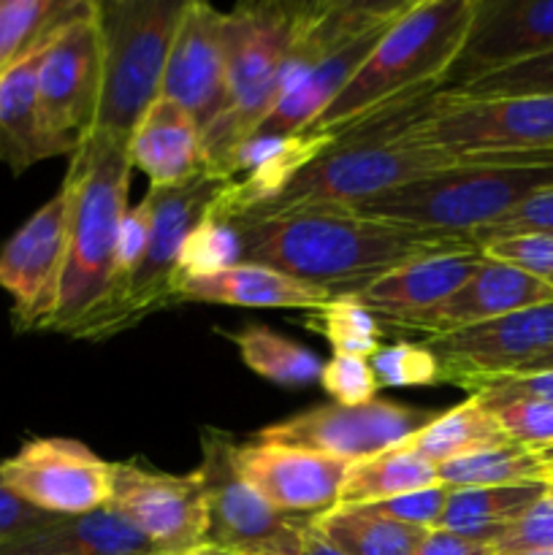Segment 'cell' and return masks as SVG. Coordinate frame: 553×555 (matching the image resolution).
I'll return each mask as SVG.
<instances>
[{
	"label": "cell",
	"instance_id": "6da1fadb",
	"mask_svg": "<svg viewBox=\"0 0 553 555\" xmlns=\"http://www.w3.org/2000/svg\"><path fill=\"white\" fill-rule=\"evenodd\" d=\"M242 263H258L329 296H358L399 266L480 249L470 236L363 217L347 206H312L266 217H233Z\"/></svg>",
	"mask_w": 553,
	"mask_h": 555
},
{
	"label": "cell",
	"instance_id": "7a4b0ae2",
	"mask_svg": "<svg viewBox=\"0 0 553 555\" xmlns=\"http://www.w3.org/2000/svg\"><path fill=\"white\" fill-rule=\"evenodd\" d=\"M432 95L434 92H428L385 108L358 128L336 135L334 144L298 171L274 201L239 217L282 215L312 206H356L415 179L464 166L470 157L439 150L417 135L415 119L426 112Z\"/></svg>",
	"mask_w": 553,
	"mask_h": 555
},
{
	"label": "cell",
	"instance_id": "3957f363",
	"mask_svg": "<svg viewBox=\"0 0 553 555\" xmlns=\"http://www.w3.org/2000/svg\"><path fill=\"white\" fill-rule=\"evenodd\" d=\"M472 9L475 0H412L307 130L342 135L385 108L437 92L459 57Z\"/></svg>",
	"mask_w": 553,
	"mask_h": 555
},
{
	"label": "cell",
	"instance_id": "277c9868",
	"mask_svg": "<svg viewBox=\"0 0 553 555\" xmlns=\"http://www.w3.org/2000/svg\"><path fill=\"white\" fill-rule=\"evenodd\" d=\"M553 190V150L475 155L464 166L415 179L380 198L347 206L363 217L470 236Z\"/></svg>",
	"mask_w": 553,
	"mask_h": 555
},
{
	"label": "cell",
	"instance_id": "5b68a950",
	"mask_svg": "<svg viewBox=\"0 0 553 555\" xmlns=\"http://www.w3.org/2000/svg\"><path fill=\"white\" fill-rule=\"evenodd\" d=\"M133 163L128 141L90 133L70 155L63 182L70 190L68 255L54 318L47 331L74 336L112 285L119 220L128 211Z\"/></svg>",
	"mask_w": 553,
	"mask_h": 555
},
{
	"label": "cell",
	"instance_id": "8992f818",
	"mask_svg": "<svg viewBox=\"0 0 553 555\" xmlns=\"http://www.w3.org/2000/svg\"><path fill=\"white\" fill-rule=\"evenodd\" d=\"M307 3L260 0L239 3L226 14V108L204 130L206 168L217 177H222L233 150L260 128L280 101L282 65L296 41Z\"/></svg>",
	"mask_w": 553,
	"mask_h": 555
},
{
	"label": "cell",
	"instance_id": "52a82bcc",
	"mask_svg": "<svg viewBox=\"0 0 553 555\" xmlns=\"http://www.w3.org/2000/svg\"><path fill=\"white\" fill-rule=\"evenodd\" d=\"M188 0H95L101 98L92 133L130 139L160 95L163 70Z\"/></svg>",
	"mask_w": 553,
	"mask_h": 555
},
{
	"label": "cell",
	"instance_id": "ba28073f",
	"mask_svg": "<svg viewBox=\"0 0 553 555\" xmlns=\"http://www.w3.org/2000/svg\"><path fill=\"white\" fill-rule=\"evenodd\" d=\"M226 184L228 179L217 177L206 168L198 177L177 184V188H150L144 198L150 204L152 228L144 260L128 280V285L119 291V296L98 307L74 331L76 339H112V336L139 325L150 314L177 304V269L184 238L209 215Z\"/></svg>",
	"mask_w": 553,
	"mask_h": 555
},
{
	"label": "cell",
	"instance_id": "9c48e42d",
	"mask_svg": "<svg viewBox=\"0 0 553 555\" xmlns=\"http://www.w3.org/2000/svg\"><path fill=\"white\" fill-rule=\"evenodd\" d=\"M415 130L459 157L553 150V95L466 98L437 90Z\"/></svg>",
	"mask_w": 553,
	"mask_h": 555
},
{
	"label": "cell",
	"instance_id": "30bf717a",
	"mask_svg": "<svg viewBox=\"0 0 553 555\" xmlns=\"http://www.w3.org/2000/svg\"><path fill=\"white\" fill-rule=\"evenodd\" d=\"M233 439L204 431L195 475L206 493V545L228 555H301L309 518L276 513L233 469Z\"/></svg>",
	"mask_w": 553,
	"mask_h": 555
},
{
	"label": "cell",
	"instance_id": "8fae6325",
	"mask_svg": "<svg viewBox=\"0 0 553 555\" xmlns=\"http://www.w3.org/2000/svg\"><path fill=\"white\" fill-rule=\"evenodd\" d=\"M101 98V38L95 0L54 33L38 70V112L41 128L60 155H74L92 133Z\"/></svg>",
	"mask_w": 553,
	"mask_h": 555
},
{
	"label": "cell",
	"instance_id": "7c38bea8",
	"mask_svg": "<svg viewBox=\"0 0 553 555\" xmlns=\"http://www.w3.org/2000/svg\"><path fill=\"white\" fill-rule=\"evenodd\" d=\"M434 417L437 412L388 399H374L363 406L320 404L260 428L253 434V439L291 444V448H304L356 464L369 455L401 448Z\"/></svg>",
	"mask_w": 553,
	"mask_h": 555
},
{
	"label": "cell",
	"instance_id": "4fadbf2b",
	"mask_svg": "<svg viewBox=\"0 0 553 555\" xmlns=\"http://www.w3.org/2000/svg\"><path fill=\"white\" fill-rule=\"evenodd\" d=\"M0 482L30 507L57 518L112 502V464L76 439H30L0 461Z\"/></svg>",
	"mask_w": 553,
	"mask_h": 555
},
{
	"label": "cell",
	"instance_id": "5bb4252c",
	"mask_svg": "<svg viewBox=\"0 0 553 555\" xmlns=\"http://www.w3.org/2000/svg\"><path fill=\"white\" fill-rule=\"evenodd\" d=\"M70 190L57 193L0 247V291L14 301L20 331H47L60 298L68 255Z\"/></svg>",
	"mask_w": 553,
	"mask_h": 555
},
{
	"label": "cell",
	"instance_id": "9a60e30c",
	"mask_svg": "<svg viewBox=\"0 0 553 555\" xmlns=\"http://www.w3.org/2000/svg\"><path fill=\"white\" fill-rule=\"evenodd\" d=\"M112 504L163 555H188L206 545V493L201 477L168 475L144 461L112 464Z\"/></svg>",
	"mask_w": 553,
	"mask_h": 555
},
{
	"label": "cell",
	"instance_id": "2e32d148",
	"mask_svg": "<svg viewBox=\"0 0 553 555\" xmlns=\"http://www.w3.org/2000/svg\"><path fill=\"white\" fill-rule=\"evenodd\" d=\"M553 52V0H475L470 30L439 90Z\"/></svg>",
	"mask_w": 553,
	"mask_h": 555
},
{
	"label": "cell",
	"instance_id": "e0dca14e",
	"mask_svg": "<svg viewBox=\"0 0 553 555\" xmlns=\"http://www.w3.org/2000/svg\"><path fill=\"white\" fill-rule=\"evenodd\" d=\"M423 345L439 358L442 383L472 374H515L553 350V301L504 318L426 336Z\"/></svg>",
	"mask_w": 553,
	"mask_h": 555
},
{
	"label": "cell",
	"instance_id": "ac0fdd59",
	"mask_svg": "<svg viewBox=\"0 0 553 555\" xmlns=\"http://www.w3.org/2000/svg\"><path fill=\"white\" fill-rule=\"evenodd\" d=\"M233 469L276 513H325L336 507L352 464L304 448L274 442H247L231 450Z\"/></svg>",
	"mask_w": 553,
	"mask_h": 555
},
{
	"label": "cell",
	"instance_id": "d6986e66",
	"mask_svg": "<svg viewBox=\"0 0 553 555\" xmlns=\"http://www.w3.org/2000/svg\"><path fill=\"white\" fill-rule=\"evenodd\" d=\"M222 25V11L201 0H188L163 70L160 95L193 114L204 130L226 108L228 68Z\"/></svg>",
	"mask_w": 553,
	"mask_h": 555
},
{
	"label": "cell",
	"instance_id": "ffe728a7",
	"mask_svg": "<svg viewBox=\"0 0 553 555\" xmlns=\"http://www.w3.org/2000/svg\"><path fill=\"white\" fill-rule=\"evenodd\" d=\"M553 301V287L535 280L515 266L499 263L483 255V263L475 274L442 304L423 312L396 314V318H377L383 328L415 331L423 336L450 334L466 325L486 323V320L504 318L520 309L542 307Z\"/></svg>",
	"mask_w": 553,
	"mask_h": 555
},
{
	"label": "cell",
	"instance_id": "44dd1931",
	"mask_svg": "<svg viewBox=\"0 0 553 555\" xmlns=\"http://www.w3.org/2000/svg\"><path fill=\"white\" fill-rule=\"evenodd\" d=\"M128 155L150 188H177L206 171L204 128L182 106L157 95L130 133Z\"/></svg>",
	"mask_w": 553,
	"mask_h": 555
},
{
	"label": "cell",
	"instance_id": "7402d4cb",
	"mask_svg": "<svg viewBox=\"0 0 553 555\" xmlns=\"http://www.w3.org/2000/svg\"><path fill=\"white\" fill-rule=\"evenodd\" d=\"M396 20L383 22V25L372 27V30L361 33L352 41H347L345 47L334 49L329 57L320 60L318 65L307 70L285 95L276 101V106L271 108L269 117L260 122V128L253 135H296L304 133L325 108L334 103V98L350 85L352 76L361 70V65L366 63V57L372 54V49L377 47L380 38L385 36L390 25Z\"/></svg>",
	"mask_w": 553,
	"mask_h": 555
},
{
	"label": "cell",
	"instance_id": "603a6c76",
	"mask_svg": "<svg viewBox=\"0 0 553 555\" xmlns=\"http://www.w3.org/2000/svg\"><path fill=\"white\" fill-rule=\"evenodd\" d=\"M54 33H49L20 63L0 76V160L11 168L14 177L47 157L60 155L43 133L41 112H38V70Z\"/></svg>",
	"mask_w": 553,
	"mask_h": 555
},
{
	"label": "cell",
	"instance_id": "cb8c5ba5",
	"mask_svg": "<svg viewBox=\"0 0 553 555\" xmlns=\"http://www.w3.org/2000/svg\"><path fill=\"white\" fill-rule=\"evenodd\" d=\"M320 287L298 282L293 276L280 274L258 263H236L226 271L209 276H193L177 285V304H220V307H244V309H312L331 301Z\"/></svg>",
	"mask_w": 553,
	"mask_h": 555
},
{
	"label": "cell",
	"instance_id": "d4e9b609",
	"mask_svg": "<svg viewBox=\"0 0 553 555\" xmlns=\"http://www.w3.org/2000/svg\"><path fill=\"white\" fill-rule=\"evenodd\" d=\"M483 263L480 249H464V253L434 255V258L412 260L399 266L383 280L358 293V301L374 314V318H396V314H412L432 309L453 296L466 280Z\"/></svg>",
	"mask_w": 553,
	"mask_h": 555
},
{
	"label": "cell",
	"instance_id": "484cf974",
	"mask_svg": "<svg viewBox=\"0 0 553 555\" xmlns=\"http://www.w3.org/2000/svg\"><path fill=\"white\" fill-rule=\"evenodd\" d=\"M0 555H163L125 518L106 504L85 515L57 518L22 540L0 547Z\"/></svg>",
	"mask_w": 553,
	"mask_h": 555
},
{
	"label": "cell",
	"instance_id": "4316f807",
	"mask_svg": "<svg viewBox=\"0 0 553 555\" xmlns=\"http://www.w3.org/2000/svg\"><path fill=\"white\" fill-rule=\"evenodd\" d=\"M548 482L510 488H461L450 491L439 529L497 545L499 537L518 524L540 499H545Z\"/></svg>",
	"mask_w": 553,
	"mask_h": 555
},
{
	"label": "cell",
	"instance_id": "83f0119b",
	"mask_svg": "<svg viewBox=\"0 0 553 555\" xmlns=\"http://www.w3.org/2000/svg\"><path fill=\"white\" fill-rule=\"evenodd\" d=\"M502 444L513 442L502 431L497 417L475 396H470L461 404L450 406L448 412H437V417L428 421L417 434H412L401 448L412 450L437 466L445 461L480 453V450L502 448Z\"/></svg>",
	"mask_w": 553,
	"mask_h": 555
},
{
	"label": "cell",
	"instance_id": "f1b7e54d",
	"mask_svg": "<svg viewBox=\"0 0 553 555\" xmlns=\"http://www.w3.org/2000/svg\"><path fill=\"white\" fill-rule=\"evenodd\" d=\"M312 529L345 555H415L428 531L396 524L366 507H331L309 518Z\"/></svg>",
	"mask_w": 553,
	"mask_h": 555
},
{
	"label": "cell",
	"instance_id": "f546056e",
	"mask_svg": "<svg viewBox=\"0 0 553 555\" xmlns=\"http://www.w3.org/2000/svg\"><path fill=\"white\" fill-rule=\"evenodd\" d=\"M432 486H439L437 466L412 453V450L394 448L356 461L347 472L336 504L339 507H363V504H377Z\"/></svg>",
	"mask_w": 553,
	"mask_h": 555
},
{
	"label": "cell",
	"instance_id": "4dcf8cb0",
	"mask_svg": "<svg viewBox=\"0 0 553 555\" xmlns=\"http://www.w3.org/2000/svg\"><path fill=\"white\" fill-rule=\"evenodd\" d=\"M236 345L244 366L258 377L269 379L280 388H307V385L320 383L325 361H320L312 350H307L298 341L276 334L266 323H247L244 328L226 334Z\"/></svg>",
	"mask_w": 553,
	"mask_h": 555
},
{
	"label": "cell",
	"instance_id": "1f68e13d",
	"mask_svg": "<svg viewBox=\"0 0 553 555\" xmlns=\"http://www.w3.org/2000/svg\"><path fill=\"white\" fill-rule=\"evenodd\" d=\"M551 466L540 459V453L520 444H502L437 464L439 486H448L450 491L537 486V482H551Z\"/></svg>",
	"mask_w": 553,
	"mask_h": 555
},
{
	"label": "cell",
	"instance_id": "d6a6232c",
	"mask_svg": "<svg viewBox=\"0 0 553 555\" xmlns=\"http://www.w3.org/2000/svg\"><path fill=\"white\" fill-rule=\"evenodd\" d=\"M85 0H0V76L57 30Z\"/></svg>",
	"mask_w": 553,
	"mask_h": 555
},
{
	"label": "cell",
	"instance_id": "836d02e7",
	"mask_svg": "<svg viewBox=\"0 0 553 555\" xmlns=\"http://www.w3.org/2000/svg\"><path fill=\"white\" fill-rule=\"evenodd\" d=\"M312 334L323 336L334 356L372 358L383 347V325L358 301V296H334L304 318Z\"/></svg>",
	"mask_w": 553,
	"mask_h": 555
},
{
	"label": "cell",
	"instance_id": "e575fe53",
	"mask_svg": "<svg viewBox=\"0 0 553 555\" xmlns=\"http://www.w3.org/2000/svg\"><path fill=\"white\" fill-rule=\"evenodd\" d=\"M236 263H242V242H239L236 228L222 217L211 215L209 209V215L184 238L182 253H179L177 285L193 276L217 274Z\"/></svg>",
	"mask_w": 553,
	"mask_h": 555
},
{
	"label": "cell",
	"instance_id": "d590c367",
	"mask_svg": "<svg viewBox=\"0 0 553 555\" xmlns=\"http://www.w3.org/2000/svg\"><path fill=\"white\" fill-rule=\"evenodd\" d=\"M369 363L380 388H426L442 383L439 358L423 341H396L380 347Z\"/></svg>",
	"mask_w": 553,
	"mask_h": 555
},
{
	"label": "cell",
	"instance_id": "8d00e7d4",
	"mask_svg": "<svg viewBox=\"0 0 553 555\" xmlns=\"http://www.w3.org/2000/svg\"><path fill=\"white\" fill-rule=\"evenodd\" d=\"M499 421L513 444L542 450L553 444V404L535 399H504V396H475Z\"/></svg>",
	"mask_w": 553,
	"mask_h": 555
},
{
	"label": "cell",
	"instance_id": "74e56055",
	"mask_svg": "<svg viewBox=\"0 0 553 555\" xmlns=\"http://www.w3.org/2000/svg\"><path fill=\"white\" fill-rule=\"evenodd\" d=\"M466 98H513V95H553V52L513 68L497 70L470 81L459 90H445Z\"/></svg>",
	"mask_w": 553,
	"mask_h": 555
},
{
	"label": "cell",
	"instance_id": "f35d334b",
	"mask_svg": "<svg viewBox=\"0 0 553 555\" xmlns=\"http://www.w3.org/2000/svg\"><path fill=\"white\" fill-rule=\"evenodd\" d=\"M150 228H152V215H150V204H146V198H141L136 206H128V211H125L123 220H119L117 247H114L112 285H108L106 296L98 301V307H103V304H108L112 298H117L119 291L128 285L130 276L136 274V269H139L141 260H144L146 244H150ZM95 309H92V312H95ZM90 314H87V318H90Z\"/></svg>",
	"mask_w": 553,
	"mask_h": 555
},
{
	"label": "cell",
	"instance_id": "ab89813d",
	"mask_svg": "<svg viewBox=\"0 0 553 555\" xmlns=\"http://www.w3.org/2000/svg\"><path fill=\"white\" fill-rule=\"evenodd\" d=\"M320 388L339 406H363L377 399L380 383L372 372L369 358L334 356L325 361L320 374Z\"/></svg>",
	"mask_w": 553,
	"mask_h": 555
},
{
	"label": "cell",
	"instance_id": "60d3db41",
	"mask_svg": "<svg viewBox=\"0 0 553 555\" xmlns=\"http://www.w3.org/2000/svg\"><path fill=\"white\" fill-rule=\"evenodd\" d=\"M486 258L515 266L535 280L553 287V233H520V236L493 238L480 247Z\"/></svg>",
	"mask_w": 553,
	"mask_h": 555
},
{
	"label": "cell",
	"instance_id": "b9f144b4",
	"mask_svg": "<svg viewBox=\"0 0 553 555\" xmlns=\"http://www.w3.org/2000/svg\"><path fill=\"white\" fill-rule=\"evenodd\" d=\"M450 488L448 486H432L421 488V491L401 493L396 499H385L377 504H363L372 513L383 515V518L396 520V524L412 526V529L434 531L439 529V520H442L445 507H448Z\"/></svg>",
	"mask_w": 553,
	"mask_h": 555
},
{
	"label": "cell",
	"instance_id": "7bdbcfd3",
	"mask_svg": "<svg viewBox=\"0 0 553 555\" xmlns=\"http://www.w3.org/2000/svg\"><path fill=\"white\" fill-rule=\"evenodd\" d=\"M459 388L470 396H504V399H535L553 404V369L515 374H472L461 377Z\"/></svg>",
	"mask_w": 553,
	"mask_h": 555
},
{
	"label": "cell",
	"instance_id": "ee69618b",
	"mask_svg": "<svg viewBox=\"0 0 553 555\" xmlns=\"http://www.w3.org/2000/svg\"><path fill=\"white\" fill-rule=\"evenodd\" d=\"M497 555H548L553 553V499H540L518 524L497 540Z\"/></svg>",
	"mask_w": 553,
	"mask_h": 555
},
{
	"label": "cell",
	"instance_id": "f6af8a7d",
	"mask_svg": "<svg viewBox=\"0 0 553 555\" xmlns=\"http://www.w3.org/2000/svg\"><path fill=\"white\" fill-rule=\"evenodd\" d=\"M520 233H553V190L535 195V198L526 201L524 206H518L504 220L472 233V242L483 247V244L493 242V238L520 236Z\"/></svg>",
	"mask_w": 553,
	"mask_h": 555
},
{
	"label": "cell",
	"instance_id": "bcb514c9",
	"mask_svg": "<svg viewBox=\"0 0 553 555\" xmlns=\"http://www.w3.org/2000/svg\"><path fill=\"white\" fill-rule=\"evenodd\" d=\"M54 520H57V515H49L30 507V504L22 502L20 496H14V493L0 482V547L9 545V542L14 540H22V537L33 534V531L38 529H47Z\"/></svg>",
	"mask_w": 553,
	"mask_h": 555
},
{
	"label": "cell",
	"instance_id": "7dc6e473",
	"mask_svg": "<svg viewBox=\"0 0 553 555\" xmlns=\"http://www.w3.org/2000/svg\"><path fill=\"white\" fill-rule=\"evenodd\" d=\"M415 555H497V547L491 542H477L453 531L434 529L428 531Z\"/></svg>",
	"mask_w": 553,
	"mask_h": 555
},
{
	"label": "cell",
	"instance_id": "c3c4849f",
	"mask_svg": "<svg viewBox=\"0 0 553 555\" xmlns=\"http://www.w3.org/2000/svg\"><path fill=\"white\" fill-rule=\"evenodd\" d=\"M301 555H345V553H339L334 545H329V542H325L323 537L312 529V524H309L307 534H304V553Z\"/></svg>",
	"mask_w": 553,
	"mask_h": 555
},
{
	"label": "cell",
	"instance_id": "681fc988",
	"mask_svg": "<svg viewBox=\"0 0 553 555\" xmlns=\"http://www.w3.org/2000/svg\"><path fill=\"white\" fill-rule=\"evenodd\" d=\"M542 369H553V350L548 352V356H542L537 363H531V366L526 369V372H542Z\"/></svg>",
	"mask_w": 553,
	"mask_h": 555
},
{
	"label": "cell",
	"instance_id": "f907efd6",
	"mask_svg": "<svg viewBox=\"0 0 553 555\" xmlns=\"http://www.w3.org/2000/svg\"><path fill=\"white\" fill-rule=\"evenodd\" d=\"M188 555H228V553L215 551V547H209V545H201V547H195V551L188 553Z\"/></svg>",
	"mask_w": 553,
	"mask_h": 555
},
{
	"label": "cell",
	"instance_id": "816d5d0a",
	"mask_svg": "<svg viewBox=\"0 0 553 555\" xmlns=\"http://www.w3.org/2000/svg\"><path fill=\"white\" fill-rule=\"evenodd\" d=\"M537 453H540V459L545 461V464L551 466V472H553V444H551V448H542V450H537Z\"/></svg>",
	"mask_w": 553,
	"mask_h": 555
},
{
	"label": "cell",
	"instance_id": "f5cc1de1",
	"mask_svg": "<svg viewBox=\"0 0 553 555\" xmlns=\"http://www.w3.org/2000/svg\"><path fill=\"white\" fill-rule=\"evenodd\" d=\"M548 496L553 499V477H551V482H548Z\"/></svg>",
	"mask_w": 553,
	"mask_h": 555
},
{
	"label": "cell",
	"instance_id": "db71d44e",
	"mask_svg": "<svg viewBox=\"0 0 553 555\" xmlns=\"http://www.w3.org/2000/svg\"><path fill=\"white\" fill-rule=\"evenodd\" d=\"M548 555H553V553H548Z\"/></svg>",
	"mask_w": 553,
	"mask_h": 555
}]
</instances>
